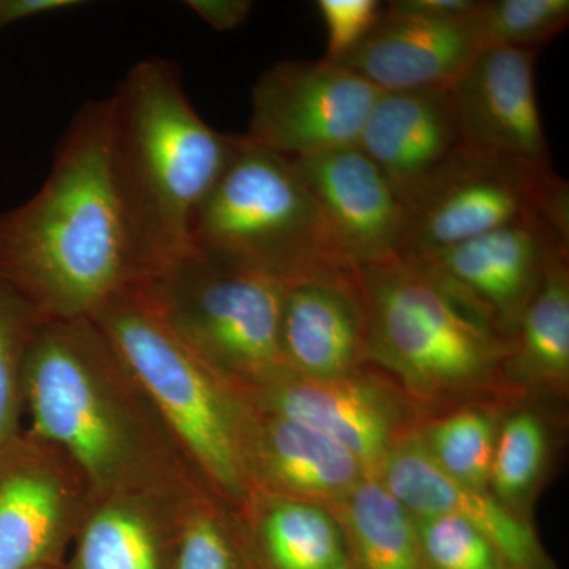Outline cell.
I'll return each instance as SVG.
<instances>
[{"label":"cell","instance_id":"obj_4","mask_svg":"<svg viewBox=\"0 0 569 569\" xmlns=\"http://www.w3.org/2000/svg\"><path fill=\"white\" fill-rule=\"evenodd\" d=\"M91 318L156 407L201 485L241 511L252 496L242 462L246 400L183 346L134 283Z\"/></svg>","mask_w":569,"mask_h":569},{"label":"cell","instance_id":"obj_13","mask_svg":"<svg viewBox=\"0 0 569 569\" xmlns=\"http://www.w3.org/2000/svg\"><path fill=\"white\" fill-rule=\"evenodd\" d=\"M250 407L305 422L350 451L377 477L391 449L407 436L406 411L378 381L350 376L309 380L283 369L241 396Z\"/></svg>","mask_w":569,"mask_h":569},{"label":"cell","instance_id":"obj_9","mask_svg":"<svg viewBox=\"0 0 569 569\" xmlns=\"http://www.w3.org/2000/svg\"><path fill=\"white\" fill-rule=\"evenodd\" d=\"M91 500L77 463L31 429L0 443V569L62 568Z\"/></svg>","mask_w":569,"mask_h":569},{"label":"cell","instance_id":"obj_31","mask_svg":"<svg viewBox=\"0 0 569 569\" xmlns=\"http://www.w3.org/2000/svg\"><path fill=\"white\" fill-rule=\"evenodd\" d=\"M186 6L216 31L230 32L244 24L253 3L249 0H189Z\"/></svg>","mask_w":569,"mask_h":569},{"label":"cell","instance_id":"obj_1","mask_svg":"<svg viewBox=\"0 0 569 569\" xmlns=\"http://www.w3.org/2000/svg\"><path fill=\"white\" fill-rule=\"evenodd\" d=\"M0 280L44 320L91 318L137 283L112 178L110 97L82 104L39 192L0 213Z\"/></svg>","mask_w":569,"mask_h":569},{"label":"cell","instance_id":"obj_23","mask_svg":"<svg viewBox=\"0 0 569 569\" xmlns=\"http://www.w3.org/2000/svg\"><path fill=\"white\" fill-rule=\"evenodd\" d=\"M337 505L359 568L425 569L413 515L380 478H362Z\"/></svg>","mask_w":569,"mask_h":569},{"label":"cell","instance_id":"obj_16","mask_svg":"<svg viewBox=\"0 0 569 569\" xmlns=\"http://www.w3.org/2000/svg\"><path fill=\"white\" fill-rule=\"evenodd\" d=\"M201 492L174 482L92 496L62 569H171L183 516Z\"/></svg>","mask_w":569,"mask_h":569},{"label":"cell","instance_id":"obj_18","mask_svg":"<svg viewBox=\"0 0 569 569\" xmlns=\"http://www.w3.org/2000/svg\"><path fill=\"white\" fill-rule=\"evenodd\" d=\"M481 50L478 11L441 20L385 7L376 28L337 63L380 92L451 88Z\"/></svg>","mask_w":569,"mask_h":569},{"label":"cell","instance_id":"obj_5","mask_svg":"<svg viewBox=\"0 0 569 569\" xmlns=\"http://www.w3.org/2000/svg\"><path fill=\"white\" fill-rule=\"evenodd\" d=\"M367 355L418 396L488 387L507 369L509 339L466 299L406 258L355 269Z\"/></svg>","mask_w":569,"mask_h":569},{"label":"cell","instance_id":"obj_28","mask_svg":"<svg viewBox=\"0 0 569 569\" xmlns=\"http://www.w3.org/2000/svg\"><path fill=\"white\" fill-rule=\"evenodd\" d=\"M569 0H493L478 10L482 48H535L567 29Z\"/></svg>","mask_w":569,"mask_h":569},{"label":"cell","instance_id":"obj_29","mask_svg":"<svg viewBox=\"0 0 569 569\" xmlns=\"http://www.w3.org/2000/svg\"><path fill=\"white\" fill-rule=\"evenodd\" d=\"M425 563L433 569H507L470 523L451 515L413 516Z\"/></svg>","mask_w":569,"mask_h":569},{"label":"cell","instance_id":"obj_27","mask_svg":"<svg viewBox=\"0 0 569 569\" xmlns=\"http://www.w3.org/2000/svg\"><path fill=\"white\" fill-rule=\"evenodd\" d=\"M43 321L31 302L0 280V443L22 430L26 356Z\"/></svg>","mask_w":569,"mask_h":569},{"label":"cell","instance_id":"obj_15","mask_svg":"<svg viewBox=\"0 0 569 569\" xmlns=\"http://www.w3.org/2000/svg\"><path fill=\"white\" fill-rule=\"evenodd\" d=\"M279 350L295 376H355L367 355L366 310L355 269L332 266L284 282Z\"/></svg>","mask_w":569,"mask_h":569},{"label":"cell","instance_id":"obj_6","mask_svg":"<svg viewBox=\"0 0 569 569\" xmlns=\"http://www.w3.org/2000/svg\"><path fill=\"white\" fill-rule=\"evenodd\" d=\"M189 250L283 282L346 266L293 160L252 144L244 134L194 212Z\"/></svg>","mask_w":569,"mask_h":569},{"label":"cell","instance_id":"obj_25","mask_svg":"<svg viewBox=\"0 0 569 569\" xmlns=\"http://www.w3.org/2000/svg\"><path fill=\"white\" fill-rule=\"evenodd\" d=\"M549 438L538 413L520 410L497 430L489 492L512 511L523 507L548 463Z\"/></svg>","mask_w":569,"mask_h":569},{"label":"cell","instance_id":"obj_8","mask_svg":"<svg viewBox=\"0 0 569 569\" xmlns=\"http://www.w3.org/2000/svg\"><path fill=\"white\" fill-rule=\"evenodd\" d=\"M557 176L552 168L459 149L407 208L406 246L418 258L541 216Z\"/></svg>","mask_w":569,"mask_h":569},{"label":"cell","instance_id":"obj_2","mask_svg":"<svg viewBox=\"0 0 569 569\" xmlns=\"http://www.w3.org/2000/svg\"><path fill=\"white\" fill-rule=\"evenodd\" d=\"M24 399L29 429L77 463L92 496L174 482L204 488L92 318L43 321L26 356Z\"/></svg>","mask_w":569,"mask_h":569},{"label":"cell","instance_id":"obj_20","mask_svg":"<svg viewBox=\"0 0 569 569\" xmlns=\"http://www.w3.org/2000/svg\"><path fill=\"white\" fill-rule=\"evenodd\" d=\"M247 403V402H246ZM242 462L252 492L339 503L369 477L358 459L320 430L247 403Z\"/></svg>","mask_w":569,"mask_h":569},{"label":"cell","instance_id":"obj_17","mask_svg":"<svg viewBox=\"0 0 569 569\" xmlns=\"http://www.w3.org/2000/svg\"><path fill=\"white\" fill-rule=\"evenodd\" d=\"M377 477L413 516L451 515L482 535L507 569H549L537 533L522 516L488 489L471 488L445 473L419 433H407L381 463Z\"/></svg>","mask_w":569,"mask_h":569},{"label":"cell","instance_id":"obj_21","mask_svg":"<svg viewBox=\"0 0 569 569\" xmlns=\"http://www.w3.org/2000/svg\"><path fill=\"white\" fill-rule=\"evenodd\" d=\"M239 516L261 569H351L342 526L323 505L254 490Z\"/></svg>","mask_w":569,"mask_h":569},{"label":"cell","instance_id":"obj_3","mask_svg":"<svg viewBox=\"0 0 569 569\" xmlns=\"http://www.w3.org/2000/svg\"><path fill=\"white\" fill-rule=\"evenodd\" d=\"M111 103V167L137 282L189 252L198 206L233 160L241 134L213 130L159 58L127 71Z\"/></svg>","mask_w":569,"mask_h":569},{"label":"cell","instance_id":"obj_32","mask_svg":"<svg viewBox=\"0 0 569 569\" xmlns=\"http://www.w3.org/2000/svg\"><path fill=\"white\" fill-rule=\"evenodd\" d=\"M481 2L473 0H392L387 9L415 17L456 20L477 13Z\"/></svg>","mask_w":569,"mask_h":569},{"label":"cell","instance_id":"obj_12","mask_svg":"<svg viewBox=\"0 0 569 569\" xmlns=\"http://www.w3.org/2000/svg\"><path fill=\"white\" fill-rule=\"evenodd\" d=\"M535 48H482L451 86L462 146L473 151L550 167L539 114Z\"/></svg>","mask_w":569,"mask_h":569},{"label":"cell","instance_id":"obj_10","mask_svg":"<svg viewBox=\"0 0 569 569\" xmlns=\"http://www.w3.org/2000/svg\"><path fill=\"white\" fill-rule=\"evenodd\" d=\"M378 93L328 59L282 61L254 82L244 137L293 160L355 148Z\"/></svg>","mask_w":569,"mask_h":569},{"label":"cell","instance_id":"obj_22","mask_svg":"<svg viewBox=\"0 0 569 569\" xmlns=\"http://www.w3.org/2000/svg\"><path fill=\"white\" fill-rule=\"evenodd\" d=\"M569 247L550 253L545 276L509 340L507 369L549 385L569 378Z\"/></svg>","mask_w":569,"mask_h":569},{"label":"cell","instance_id":"obj_33","mask_svg":"<svg viewBox=\"0 0 569 569\" xmlns=\"http://www.w3.org/2000/svg\"><path fill=\"white\" fill-rule=\"evenodd\" d=\"M81 3L78 0H0V31L14 22L74 9Z\"/></svg>","mask_w":569,"mask_h":569},{"label":"cell","instance_id":"obj_26","mask_svg":"<svg viewBox=\"0 0 569 569\" xmlns=\"http://www.w3.org/2000/svg\"><path fill=\"white\" fill-rule=\"evenodd\" d=\"M497 426L488 411L463 408L419 433L430 458L456 481L489 490Z\"/></svg>","mask_w":569,"mask_h":569},{"label":"cell","instance_id":"obj_30","mask_svg":"<svg viewBox=\"0 0 569 569\" xmlns=\"http://www.w3.org/2000/svg\"><path fill=\"white\" fill-rule=\"evenodd\" d=\"M317 9L328 32L325 59L339 62L376 28L385 7L378 0H318Z\"/></svg>","mask_w":569,"mask_h":569},{"label":"cell","instance_id":"obj_19","mask_svg":"<svg viewBox=\"0 0 569 569\" xmlns=\"http://www.w3.org/2000/svg\"><path fill=\"white\" fill-rule=\"evenodd\" d=\"M356 146L408 208L462 148L451 89L378 93Z\"/></svg>","mask_w":569,"mask_h":569},{"label":"cell","instance_id":"obj_7","mask_svg":"<svg viewBox=\"0 0 569 569\" xmlns=\"http://www.w3.org/2000/svg\"><path fill=\"white\" fill-rule=\"evenodd\" d=\"M134 287L183 346L239 396L284 369L283 280L189 250Z\"/></svg>","mask_w":569,"mask_h":569},{"label":"cell","instance_id":"obj_11","mask_svg":"<svg viewBox=\"0 0 569 569\" xmlns=\"http://www.w3.org/2000/svg\"><path fill=\"white\" fill-rule=\"evenodd\" d=\"M568 246L539 217H527L460 244L406 258L426 269L511 340L537 293L550 253Z\"/></svg>","mask_w":569,"mask_h":569},{"label":"cell","instance_id":"obj_24","mask_svg":"<svg viewBox=\"0 0 569 569\" xmlns=\"http://www.w3.org/2000/svg\"><path fill=\"white\" fill-rule=\"evenodd\" d=\"M171 569L261 568L239 512L211 492H201L183 516Z\"/></svg>","mask_w":569,"mask_h":569},{"label":"cell","instance_id":"obj_14","mask_svg":"<svg viewBox=\"0 0 569 569\" xmlns=\"http://www.w3.org/2000/svg\"><path fill=\"white\" fill-rule=\"evenodd\" d=\"M293 162L343 264L358 269L400 257L408 231L406 204L358 146Z\"/></svg>","mask_w":569,"mask_h":569},{"label":"cell","instance_id":"obj_34","mask_svg":"<svg viewBox=\"0 0 569 569\" xmlns=\"http://www.w3.org/2000/svg\"><path fill=\"white\" fill-rule=\"evenodd\" d=\"M56 569H62V568H56Z\"/></svg>","mask_w":569,"mask_h":569}]
</instances>
